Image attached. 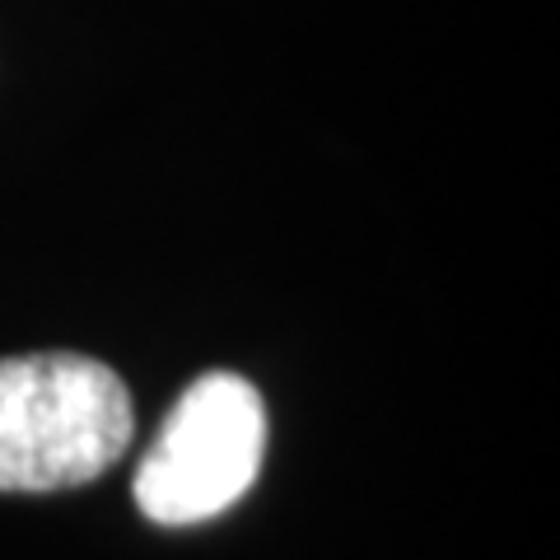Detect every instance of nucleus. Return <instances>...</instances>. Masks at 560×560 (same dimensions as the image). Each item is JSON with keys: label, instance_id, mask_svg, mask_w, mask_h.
I'll return each instance as SVG.
<instances>
[{"label": "nucleus", "instance_id": "obj_1", "mask_svg": "<svg viewBox=\"0 0 560 560\" xmlns=\"http://www.w3.org/2000/svg\"><path fill=\"white\" fill-rule=\"evenodd\" d=\"M131 393L70 350L0 360V490L43 495L103 477L131 448Z\"/></svg>", "mask_w": 560, "mask_h": 560}, {"label": "nucleus", "instance_id": "obj_2", "mask_svg": "<svg viewBox=\"0 0 560 560\" xmlns=\"http://www.w3.org/2000/svg\"><path fill=\"white\" fill-rule=\"evenodd\" d=\"M267 453V407L243 374H201L173 401L136 467V504L150 523L187 528L248 495Z\"/></svg>", "mask_w": 560, "mask_h": 560}]
</instances>
